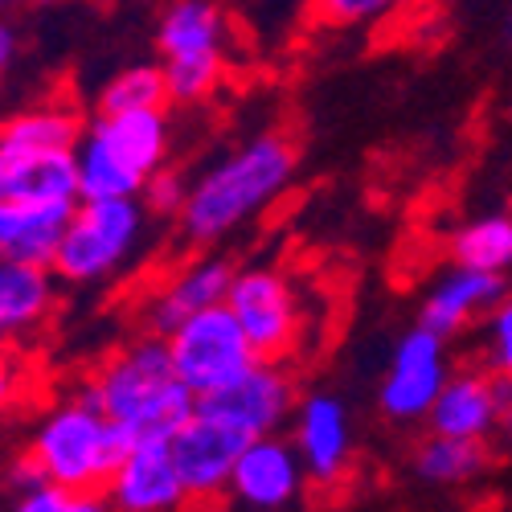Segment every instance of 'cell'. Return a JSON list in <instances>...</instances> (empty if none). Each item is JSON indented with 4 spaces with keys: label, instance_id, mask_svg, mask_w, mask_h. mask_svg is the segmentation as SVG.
Segmentation results:
<instances>
[{
    "label": "cell",
    "instance_id": "e0dca14e",
    "mask_svg": "<svg viewBox=\"0 0 512 512\" xmlns=\"http://www.w3.org/2000/svg\"><path fill=\"white\" fill-rule=\"evenodd\" d=\"M78 201H17L0 197V254L54 267L58 242Z\"/></svg>",
    "mask_w": 512,
    "mask_h": 512
},
{
    "label": "cell",
    "instance_id": "52a82bcc",
    "mask_svg": "<svg viewBox=\"0 0 512 512\" xmlns=\"http://www.w3.org/2000/svg\"><path fill=\"white\" fill-rule=\"evenodd\" d=\"M451 377V336L426 328L422 320L398 336L386 377L377 390V410L398 426L426 422L439 390Z\"/></svg>",
    "mask_w": 512,
    "mask_h": 512
},
{
    "label": "cell",
    "instance_id": "2e32d148",
    "mask_svg": "<svg viewBox=\"0 0 512 512\" xmlns=\"http://www.w3.org/2000/svg\"><path fill=\"white\" fill-rule=\"evenodd\" d=\"M508 295V283L504 275L496 271H480V267H463L455 263L447 275H439L431 283V291L422 295V308H418V320L426 328H435L443 336H463L467 328L484 324V316Z\"/></svg>",
    "mask_w": 512,
    "mask_h": 512
},
{
    "label": "cell",
    "instance_id": "d6986e66",
    "mask_svg": "<svg viewBox=\"0 0 512 512\" xmlns=\"http://www.w3.org/2000/svg\"><path fill=\"white\" fill-rule=\"evenodd\" d=\"M91 136H99L132 173H140L144 181L156 173V168L168 160V148H173V132H168V115L164 107H148V111H115L103 115L87 127Z\"/></svg>",
    "mask_w": 512,
    "mask_h": 512
},
{
    "label": "cell",
    "instance_id": "7402d4cb",
    "mask_svg": "<svg viewBox=\"0 0 512 512\" xmlns=\"http://www.w3.org/2000/svg\"><path fill=\"white\" fill-rule=\"evenodd\" d=\"M0 197L17 201H78L74 152H41L0 160Z\"/></svg>",
    "mask_w": 512,
    "mask_h": 512
},
{
    "label": "cell",
    "instance_id": "8d00e7d4",
    "mask_svg": "<svg viewBox=\"0 0 512 512\" xmlns=\"http://www.w3.org/2000/svg\"><path fill=\"white\" fill-rule=\"evenodd\" d=\"M95 5H119V0H95Z\"/></svg>",
    "mask_w": 512,
    "mask_h": 512
},
{
    "label": "cell",
    "instance_id": "4fadbf2b",
    "mask_svg": "<svg viewBox=\"0 0 512 512\" xmlns=\"http://www.w3.org/2000/svg\"><path fill=\"white\" fill-rule=\"evenodd\" d=\"M107 508L119 512H177L189 508L185 480L177 472L173 447L164 435L156 439H132L115 463L111 484H107Z\"/></svg>",
    "mask_w": 512,
    "mask_h": 512
},
{
    "label": "cell",
    "instance_id": "ba28073f",
    "mask_svg": "<svg viewBox=\"0 0 512 512\" xmlns=\"http://www.w3.org/2000/svg\"><path fill=\"white\" fill-rule=\"evenodd\" d=\"M226 304L263 361H283L295 353L304 332V312H300V291L279 267L259 263L234 271Z\"/></svg>",
    "mask_w": 512,
    "mask_h": 512
},
{
    "label": "cell",
    "instance_id": "f1b7e54d",
    "mask_svg": "<svg viewBox=\"0 0 512 512\" xmlns=\"http://www.w3.org/2000/svg\"><path fill=\"white\" fill-rule=\"evenodd\" d=\"M17 508H21V512H91V508H107V500H103V496H87V492H74V488H66V484L46 480L37 492L21 496Z\"/></svg>",
    "mask_w": 512,
    "mask_h": 512
},
{
    "label": "cell",
    "instance_id": "4dcf8cb0",
    "mask_svg": "<svg viewBox=\"0 0 512 512\" xmlns=\"http://www.w3.org/2000/svg\"><path fill=\"white\" fill-rule=\"evenodd\" d=\"M17 394H21V369L13 357L0 353V414L17 402Z\"/></svg>",
    "mask_w": 512,
    "mask_h": 512
},
{
    "label": "cell",
    "instance_id": "484cf974",
    "mask_svg": "<svg viewBox=\"0 0 512 512\" xmlns=\"http://www.w3.org/2000/svg\"><path fill=\"white\" fill-rule=\"evenodd\" d=\"M312 17L328 29H361V25H377L386 21L402 0H308Z\"/></svg>",
    "mask_w": 512,
    "mask_h": 512
},
{
    "label": "cell",
    "instance_id": "4316f807",
    "mask_svg": "<svg viewBox=\"0 0 512 512\" xmlns=\"http://www.w3.org/2000/svg\"><path fill=\"white\" fill-rule=\"evenodd\" d=\"M484 365L500 377L512 381V291L484 316V336H480Z\"/></svg>",
    "mask_w": 512,
    "mask_h": 512
},
{
    "label": "cell",
    "instance_id": "7c38bea8",
    "mask_svg": "<svg viewBox=\"0 0 512 512\" xmlns=\"http://www.w3.org/2000/svg\"><path fill=\"white\" fill-rule=\"evenodd\" d=\"M291 443L300 451L316 488H340L353 467V418L349 406L328 390H312L295 402Z\"/></svg>",
    "mask_w": 512,
    "mask_h": 512
},
{
    "label": "cell",
    "instance_id": "7a4b0ae2",
    "mask_svg": "<svg viewBox=\"0 0 512 512\" xmlns=\"http://www.w3.org/2000/svg\"><path fill=\"white\" fill-rule=\"evenodd\" d=\"M82 394L127 439H156V435L168 439L197 410V394L185 386V377L173 365V353H168V340L156 332L107 357Z\"/></svg>",
    "mask_w": 512,
    "mask_h": 512
},
{
    "label": "cell",
    "instance_id": "5bb4252c",
    "mask_svg": "<svg viewBox=\"0 0 512 512\" xmlns=\"http://www.w3.org/2000/svg\"><path fill=\"white\" fill-rule=\"evenodd\" d=\"M508 394H512V381L492 373L488 365L451 369L447 386L439 390L431 414H426V426L459 439H496L500 406Z\"/></svg>",
    "mask_w": 512,
    "mask_h": 512
},
{
    "label": "cell",
    "instance_id": "d4e9b609",
    "mask_svg": "<svg viewBox=\"0 0 512 512\" xmlns=\"http://www.w3.org/2000/svg\"><path fill=\"white\" fill-rule=\"evenodd\" d=\"M164 103H168L164 66H123L119 74L107 78V87L99 91V111L103 115L148 111V107H164Z\"/></svg>",
    "mask_w": 512,
    "mask_h": 512
},
{
    "label": "cell",
    "instance_id": "cb8c5ba5",
    "mask_svg": "<svg viewBox=\"0 0 512 512\" xmlns=\"http://www.w3.org/2000/svg\"><path fill=\"white\" fill-rule=\"evenodd\" d=\"M451 259L508 275L512 271V213H484L451 234Z\"/></svg>",
    "mask_w": 512,
    "mask_h": 512
},
{
    "label": "cell",
    "instance_id": "9a60e30c",
    "mask_svg": "<svg viewBox=\"0 0 512 512\" xmlns=\"http://www.w3.org/2000/svg\"><path fill=\"white\" fill-rule=\"evenodd\" d=\"M234 263L226 254H197L185 267H177L168 275L144 304V328L156 336H168L177 324H185L189 316L213 308V304H226L230 283H234Z\"/></svg>",
    "mask_w": 512,
    "mask_h": 512
},
{
    "label": "cell",
    "instance_id": "5b68a950",
    "mask_svg": "<svg viewBox=\"0 0 512 512\" xmlns=\"http://www.w3.org/2000/svg\"><path fill=\"white\" fill-rule=\"evenodd\" d=\"M144 230H148V205H140V197H103V201L78 197L54 254V275L70 287L107 283L132 263V254L144 242Z\"/></svg>",
    "mask_w": 512,
    "mask_h": 512
},
{
    "label": "cell",
    "instance_id": "83f0119b",
    "mask_svg": "<svg viewBox=\"0 0 512 512\" xmlns=\"http://www.w3.org/2000/svg\"><path fill=\"white\" fill-rule=\"evenodd\" d=\"M189 185L193 181H185L177 168H168V164H160L156 173L144 181V205H148V213H160V218H181V209H185V197H189Z\"/></svg>",
    "mask_w": 512,
    "mask_h": 512
},
{
    "label": "cell",
    "instance_id": "1f68e13d",
    "mask_svg": "<svg viewBox=\"0 0 512 512\" xmlns=\"http://www.w3.org/2000/svg\"><path fill=\"white\" fill-rule=\"evenodd\" d=\"M13 54H17V37L9 25H0V78H5V70L13 66Z\"/></svg>",
    "mask_w": 512,
    "mask_h": 512
},
{
    "label": "cell",
    "instance_id": "8992f818",
    "mask_svg": "<svg viewBox=\"0 0 512 512\" xmlns=\"http://www.w3.org/2000/svg\"><path fill=\"white\" fill-rule=\"evenodd\" d=\"M164 340H168V353H173L177 373L185 377V386L197 398L230 386L234 377H242L254 361H259V353H254L250 336L238 324V316L230 312V304H213V308L189 316Z\"/></svg>",
    "mask_w": 512,
    "mask_h": 512
},
{
    "label": "cell",
    "instance_id": "277c9868",
    "mask_svg": "<svg viewBox=\"0 0 512 512\" xmlns=\"http://www.w3.org/2000/svg\"><path fill=\"white\" fill-rule=\"evenodd\" d=\"M230 17L218 0H168L156 21V54L168 103H209L230 70Z\"/></svg>",
    "mask_w": 512,
    "mask_h": 512
},
{
    "label": "cell",
    "instance_id": "9c48e42d",
    "mask_svg": "<svg viewBox=\"0 0 512 512\" xmlns=\"http://www.w3.org/2000/svg\"><path fill=\"white\" fill-rule=\"evenodd\" d=\"M308 467L295 451L291 439L279 435H254L242 443L234 472H230V488H226V504L234 508H250V512H283L291 504H300L308 492Z\"/></svg>",
    "mask_w": 512,
    "mask_h": 512
},
{
    "label": "cell",
    "instance_id": "f546056e",
    "mask_svg": "<svg viewBox=\"0 0 512 512\" xmlns=\"http://www.w3.org/2000/svg\"><path fill=\"white\" fill-rule=\"evenodd\" d=\"M50 476L46 472H41V463L25 451L21 459H13V467H9V472H5V488L13 492V500H21V496H29V492H37L41 484H46Z\"/></svg>",
    "mask_w": 512,
    "mask_h": 512
},
{
    "label": "cell",
    "instance_id": "603a6c76",
    "mask_svg": "<svg viewBox=\"0 0 512 512\" xmlns=\"http://www.w3.org/2000/svg\"><path fill=\"white\" fill-rule=\"evenodd\" d=\"M74 164H78V197L82 201H103V197H140L144 177L132 173L99 136L82 132L74 144Z\"/></svg>",
    "mask_w": 512,
    "mask_h": 512
},
{
    "label": "cell",
    "instance_id": "6da1fadb",
    "mask_svg": "<svg viewBox=\"0 0 512 512\" xmlns=\"http://www.w3.org/2000/svg\"><path fill=\"white\" fill-rule=\"evenodd\" d=\"M300 148L283 132H259L213 160L189 185L181 209V234L189 246H218L242 226H250L291 189Z\"/></svg>",
    "mask_w": 512,
    "mask_h": 512
},
{
    "label": "cell",
    "instance_id": "e575fe53",
    "mask_svg": "<svg viewBox=\"0 0 512 512\" xmlns=\"http://www.w3.org/2000/svg\"><path fill=\"white\" fill-rule=\"evenodd\" d=\"M29 5H66V0H29Z\"/></svg>",
    "mask_w": 512,
    "mask_h": 512
},
{
    "label": "cell",
    "instance_id": "ffe728a7",
    "mask_svg": "<svg viewBox=\"0 0 512 512\" xmlns=\"http://www.w3.org/2000/svg\"><path fill=\"white\" fill-rule=\"evenodd\" d=\"M488 467H492L488 439H459V435H439V431H426V439L410 455V472L426 488H467Z\"/></svg>",
    "mask_w": 512,
    "mask_h": 512
},
{
    "label": "cell",
    "instance_id": "44dd1931",
    "mask_svg": "<svg viewBox=\"0 0 512 512\" xmlns=\"http://www.w3.org/2000/svg\"><path fill=\"white\" fill-rule=\"evenodd\" d=\"M82 132H87L82 119L62 103L29 107V111L0 123V160L41 156V152H74Z\"/></svg>",
    "mask_w": 512,
    "mask_h": 512
},
{
    "label": "cell",
    "instance_id": "836d02e7",
    "mask_svg": "<svg viewBox=\"0 0 512 512\" xmlns=\"http://www.w3.org/2000/svg\"><path fill=\"white\" fill-rule=\"evenodd\" d=\"M504 33L512 37V5H508V13H504Z\"/></svg>",
    "mask_w": 512,
    "mask_h": 512
},
{
    "label": "cell",
    "instance_id": "d6a6232c",
    "mask_svg": "<svg viewBox=\"0 0 512 512\" xmlns=\"http://www.w3.org/2000/svg\"><path fill=\"white\" fill-rule=\"evenodd\" d=\"M496 439L512 451V394L504 398V406H500V426H496Z\"/></svg>",
    "mask_w": 512,
    "mask_h": 512
},
{
    "label": "cell",
    "instance_id": "ac0fdd59",
    "mask_svg": "<svg viewBox=\"0 0 512 512\" xmlns=\"http://www.w3.org/2000/svg\"><path fill=\"white\" fill-rule=\"evenodd\" d=\"M58 275L46 263H25L0 254V328L13 336H29L50 320L58 304Z\"/></svg>",
    "mask_w": 512,
    "mask_h": 512
},
{
    "label": "cell",
    "instance_id": "74e56055",
    "mask_svg": "<svg viewBox=\"0 0 512 512\" xmlns=\"http://www.w3.org/2000/svg\"><path fill=\"white\" fill-rule=\"evenodd\" d=\"M5 5H13V0H0V9H5Z\"/></svg>",
    "mask_w": 512,
    "mask_h": 512
},
{
    "label": "cell",
    "instance_id": "d590c367",
    "mask_svg": "<svg viewBox=\"0 0 512 512\" xmlns=\"http://www.w3.org/2000/svg\"><path fill=\"white\" fill-rule=\"evenodd\" d=\"M5 345H9V332H5V328H0V353H5Z\"/></svg>",
    "mask_w": 512,
    "mask_h": 512
},
{
    "label": "cell",
    "instance_id": "8fae6325",
    "mask_svg": "<svg viewBox=\"0 0 512 512\" xmlns=\"http://www.w3.org/2000/svg\"><path fill=\"white\" fill-rule=\"evenodd\" d=\"M246 435L234 431L230 422L213 418L205 410H193L173 435H168V447H173L177 459V472L185 480L189 504L209 508V504H222L226 488H230V472H234V459L242 451Z\"/></svg>",
    "mask_w": 512,
    "mask_h": 512
},
{
    "label": "cell",
    "instance_id": "30bf717a",
    "mask_svg": "<svg viewBox=\"0 0 512 512\" xmlns=\"http://www.w3.org/2000/svg\"><path fill=\"white\" fill-rule=\"evenodd\" d=\"M295 402H300V394H295V381L283 369V361H263L259 357L242 377H234L230 386L197 398V410L230 422L234 431L254 439V435L287 431L291 414H295Z\"/></svg>",
    "mask_w": 512,
    "mask_h": 512
},
{
    "label": "cell",
    "instance_id": "3957f363",
    "mask_svg": "<svg viewBox=\"0 0 512 512\" xmlns=\"http://www.w3.org/2000/svg\"><path fill=\"white\" fill-rule=\"evenodd\" d=\"M127 443L132 439L87 394H78L41 414L29 439V455L41 463V472L54 484H66L87 496H103Z\"/></svg>",
    "mask_w": 512,
    "mask_h": 512
}]
</instances>
